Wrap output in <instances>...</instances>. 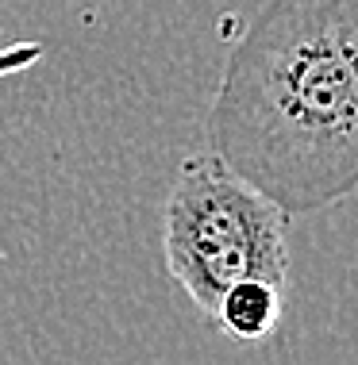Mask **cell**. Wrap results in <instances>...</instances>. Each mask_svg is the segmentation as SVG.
Instances as JSON below:
<instances>
[{"label": "cell", "instance_id": "obj_1", "mask_svg": "<svg viewBox=\"0 0 358 365\" xmlns=\"http://www.w3.org/2000/svg\"><path fill=\"white\" fill-rule=\"evenodd\" d=\"M208 150L289 215L358 192V0H262L208 104Z\"/></svg>", "mask_w": 358, "mask_h": 365}, {"label": "cell", "instance_id": "obj_2", "mask_svg": "<svg viewBox=\"0 0 358 365\" xmlns=\"http://www.w3.org/2000/svg\"><path fill=\"white\" fill-rule=\"evenodd\" d=\"M289 220L212 150H197L177 165L162 208L166 269L204 315L239 281L282 289L289 277Z\"/></svg>", "mask_w": 358, "mask_h": 365}, {"label": "cell", "instance_id": "obj_3", "mask_svg": "<svg viewBox=\"0 0 358 365\" xmlns=\"http://www.w3.org/2000/svg\"><path fill=\"white\" fill-rule=\"evenodd\" d=\"M285 312L282 289L270 281H239L212 308V319L235 342H266L277 331Z\"/></svg>", "mask_w": 358, "mask_h": 365}, {"label": "cell", "instance_id": "obj_4", "mask_svg": "<svg viewBox=\"0 0 358 365\" xmlns=\"http://www.w3.org/2000/svg\"><path fill=\"white\" fill-rule=\"evenodd\" d=\"M46 54L43 43H12V46H0V77H12L31 70L39 58Z\"/></svg>", "mask_w": 358, "mask_h": 365}]
</instances>
